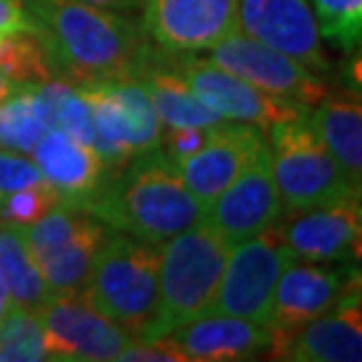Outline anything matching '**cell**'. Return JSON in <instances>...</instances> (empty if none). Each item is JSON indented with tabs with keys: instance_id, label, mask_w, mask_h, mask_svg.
Segmentation results:
<instances>
[{
	"instance_id": "1",
	"label": "cell",
	"mask_w": 362,
	"mask_h": 362,
	"mask_svg": "<svg viewBox=\"0 0 362 362\" xmlns=\"http://www.w3.org/2000/svg\"><path fill=\"white\" fill-rule=\"evenodd\" d=\"M52 74L78 85L141 81L156 54L146 33L118 12L83 0H24Z\"/></svg>"
},
{
	"instance_id": "2",
	"label": "cell",
	"mask_w": 362,
	"mask_h": 362,
	"mask_svg": "<svg viewBox=\"0 0 362 362\" xmlns=\"http://www.w3.org/2000/svg\"><path fill=\"white\" fill-rule=\"evenodd\" d=\"M106 228L136 240L163 245L205 219V207L188 191L177 163L165 151L151 148L118 165L85 205Z\"/></svg>"
},
{
	"instance_id": "3",
	"label": "cell",
	"mask_w": 362,
	"mask_h": 362,
	"mask_svg": "<svg viewBox=\"0 0 362 362\" xmlns=\"http://www.w3.org/2000/svg\"><path fill=\"white\" fill-rule=\"evenodd\" d=\"M158 264L160 245L129 235L106 238L81 292L134 341H148L158 313Z\"/></svg>"
},
{
	"instance_id": "4",
	"label": "cell",
	"mask_w": 362,
	"mask_h": 362,
	"mask_svg": "<svg viewBox=\"0 0 362 362\" xmlns=\"http://www.w3.org/2000/svg\"><path fill=\"white\" fill-rule=\"evenodd\" d=\"M230 245L202 219L160 245L158 313L151 339L205 315L219 289ZM148 339V341H151Z\"/></svg>"
},
{
	"instance_id": "5",
	"label": "cell",
	"mask_w": 362,
	"mask_h": 362,
	"mask_svg": "<svg viewBox=\"0 0 362 362\" xmlns=\"http://www.w3.org/2000/svg\"><path fill=\"white\" fill-rule=\"evenodd\" d=\"M269 132L271 172L287 212H303L360 195L322 144L310 113L278 122Z\"/></svg>"
},
{
	"instance_id": "6",
	"label": "cell",
	"mask_w": 362,
	"mask_h": 362,
	"mask_svg": "<svg viewBox=\"0 0 362 362\" xmlns=\"http://www.w3.org/2000/svg\"><path fill=\"white\" fill-rule=\"evenodd\" d=\"M26 247L49 294L81 292L92 262L106 240V226L85 209L59 205L21 226Z\"/></svg>"
},
{
	"instance_id": "7",
	"label": "cell",
	"mask_w": 362,
	"mask_h": 362,
	"mask_svg": "<svg viewBox=\"0 0 362 362\" xmlns=\"http://www.w3.org/2000/svg\"><path fill=\"white\" fill-rule=\"evenodd\" d=\"M97 127L94 151L118 168L136 153L158 148L163 125L144 81H104L81 85Z\"/></svg>"
},
{
	"instance_id": "8",
	"label": "cell",
	"mask_w": 362,
	"mask_h": 362,
	"mask_svg": "<svg viewBox=\"0 0 362 362\" xmlns=\"http://www.w3.org/2000/svg\"><path fill=\"white\" fill-rule=\"evenodd\" d=\"M292 259L280 240L278 226L233 245L207 313L235 315L269 325L275 282Z\"/></svg>"
},
{
	"instance_id": "9",
	"label": "cell",
	"mask_w": 362,
	"mask_h": 362,
	"mask_svg": "<svg viewBox=\"0 0 362 362\" xmlns=\"http://www.w3.org/2000/svg\"><path fill=\"white\" fill-rule=\"evenodd\" d=\"M42 329L47 360L106 362L118 360L122 349L134 341L120 325L92 308L83 292L49 294L35 310Z\"/></svg>"
},
{
	"instance_id": "10",
	"label": "cell",
	"mask_w": 362,
	"mask_h": 362,
	"mask_svg": "<svg viewBox=\"0 0 362 362\" xmlns=\"http://www.w3.org/2000/svg\"><path fill=\"white\" fill-rule=\"evenodd\" d=\"M172 69L179 71L186 78V83L191 85L195 97L205 101L223 120L250 122L259 129H271L278 122L310 113L308 106L299 104V101L275 97V94L259 90L255 85L245 83L243 78L214 66L209 59L193 57V52L179 54Z\"/></svg>"
},
{
	"instance_id": "11",
	"label": "cell",
	"mask_w": 362,
	"mask_h": 362,
	"mask_svg": "<svg viewBox=\"0 0 362 362\" xmlns=\"http://www.w3.org/2000/svg\"><path fill=\"white\" fill-rule=\"evenodd\" d=\"M209 62L259 90L299 101L308 108L327 94L325 83L317 81L310 69L240 31L209 47Z\"/></svg>"
},
{
	"instance_id": "12",
	"label": "cell",
	"mask_w": 362,
	"mask_h": 362,
	"mask_svg": "<svg viewBox=\"0 0 362 362\" xmlns=\"http://www.w3.org/2000/svg\"><path fill=\"white\" fill-rule=\"evenodd\" d=\"M282 209L266 144L250 168L205 207V221L233 247L275 226L282 219Z\"/></svg>"
},
{
	"instance_id": "13",
	"label": "cell",
	"mask_w": 362,
	"mask_h": 362,
	"mask_svg": "<svg viewBox=\"0 0 362 362\" xmlns=\"http://www.w3.org/2000/svg\"><path fill=\"white\" fill-rule=\"evenodd\" d=\"M353 289H360L358 269L292 259L275 282L269 327L273 334H289L327 313Z\"/></svg>"
},
{
	"instance_id": "14",
	"label": "cell",
	"mask_w": 362,
	"mask_h": 362,
	"mask_svg": "<svg viewBox=\"0 0 362 362\" xmlns=\"http://www.w3.org/2000/svg\"><path fill=\"white\" fill-rule=\"evenodd\" d=\"M275 226L289 255L301 262L341 264L360 259V195L310 207L303 212H289V219Z\"/></svg>"
},
{
	"instance_id": "15",
	"label": "cell",
	"mask_w": 362,
	"mask_h": 362,
	"mask_svg": "<svg viewBox=\"0 0 362 362\" xmlns=\"http://www.w3.org/2000/svg\"><path fill=\"white\" fill-rule=\"evenodd\" d=\"M235 31L238 0H144V33L172 54L209 49Z\"/></svg>"
},
{
	"instance_id": "16",
	"label": "cell",
	"mask_w": 362,
	"mask_h": 362,
	"mask_svg": "<svg viewBox=\"0 0 362 362\" xmlns=\"http://www.w3.org/2000/svg\"><path fill=\"white\" fill-rule=\"evenodd\" d=\"M266 146L264 129L250 122H226L207 129L205 144L177 163L181 179L193 198L207 207L233 184Z\"/></svg>"
},
{
	"instance_id": "17",
	"label": "cell",
	"mask_w": 362,
	"mask_h": 362,
	"mask_svg": "<svg viewBox=\"0 0 362 362\" xmlns=\"http://www.w3.org/2000/svg\"><path fill=\"white\" fill-rule=\"evenodd\" d=\"M238 26L310 71L329 69L308 0H238Z\"/></svg>"
},
{
	"instance_id": "18",
	"label": "cell",
	"mask_w": 362,
	"mask_h": 362,
	"mask_svg": "<svg viewBox=\"0 0 362 362\" xmlns=\"http://www.w3.org/2000/svg\"><path fill=\"white\" fill-rule=\"evenodd\" d=\"M360 289L339 299L327 313L313 317L289 334H273L271 353L292 362H360L362 310Z\"/></svg>"
},
{
	"instance_id": "19",
	"label": "cell",
	"mask_w": 362,
	"mask_h": 362,
	"mask_svg": "<svg viewBox=\"0 0 362 362\" xmlns=\"http://www.w3.org/2000/svg\"><path fill=\"white\" fill-rule=\"evenodd\" d=\"M165 337L175 341L186 360L233 362L264 356L273 344L269 325L235 315L205 313L179 325Z\"/></svg>"
},
{
	"instance_id": "20",
	"label": "cell",
	"mask_w": 362,
	"mask_h": 362,
	"mask_svg": "<svg viewBox=\"0 0 362 362\" xmlns=\"http://www.w3.org/2000/svg\"><path fill=\"white\" fill-rule=\"evenodd\" d=\"M31 153L42 179L62 195L64 205L76 209H85L108 175V165L97 151L59 127H49Z\"/></svg>"
},
{
	"instance_id": "21",
	"label": "cell",
	"mask_w": 362,
	"mask_h": 362,
	"mask_svg": "<svg viewBox=\"0 0 362 362\" xmlns=\"http://www.w3.org/2000/svg\"><path fill=\"white\" fill-rule=\"evenodd\" d=\"M310 120L320 134L322 144L341 165L351 184L362 188V104L360 92H334L313 106Z\"/></svg>"
},
{
	"instance_id": "22",
	"label": "cell",
	"mask_w": 362,
	"mask_h": 362,
	"mask_svg": "<svg viewBox=\"0 0 362 362\" xmlns=\"http://www.w3.org/2000/svg\"><path fill=\"white\" fill-rule=\"evenodd\" d=\"M141 81L151 94V101H153L160 125L209 129L223 122L221 115H216L205 101L195 97L191 85L186 83V78L179 71L158 66V57Z\"/></svg>"
},
{
	"instance_id": "23",
	"label": "cell",
	"mask_w": 362,
	"mask_h": 362,
	"mask_svg": "<svg viewBox=\"0 0 362 362\" xmlns=\"http://www.w3.org/2000/svg\"><path fill=\"white\" fill-rule=\"evenodd\" d=\"M0 280L14 306L38 310L49 299L42 275L26 247L21 226L0 219Z\"/></svg>"
},
{
	"instance_id": "24",
	"label": "cell",
	"mask_w": 362,
	"mask_h": 362,
	"mask_svg": "<svg viewBox=\"0 0 362 362\" xmlns=\"http://www.w3.org/2000/svg\"><path fill=\"white\" fill-rule=\"evenodd\" d=\"M47 129L49 125L38 97V85H14L12 92L0 101V148L31 153Z\"/></svg>"
},
{
	"instance_id": "25",
	"label": "cell",
	"mask_w": 362,
	"mask_h": 362,
	"mask_svg": "<svg viewBox=\"0 0 362 362\" xmlns=\"http://www.w3.org/2000/svg\"><path fill=\"white\" fill-rule=\"evenodd\" d=\"M0 74L12 83H45L54 76L45 47L35 33L0 35Z\"/></svg>"
},
{
	"instance_id": "26",
	"label": "cell",
	"mask_w": 362,
	"mask_h": 362,
	"mask_svg": "<svg viewBox=\"0 0 362 362\" xmlns=\"http://www.w3.org/2000/svg\"><path fill=\"white\" fill-rule=\"evenodd\" d=\"M47 360L42 329L35 310L12 306L0 322V362H40Z\"/></svg>"
},
{
	"instance_id": "27",
	"label": "cell",
	"mask_w": 362,
	"mask_h": 362,
	"mask_svg": "<svg viewBox=\"0 0 362 362\" xmlns=\"http://www.w3.org/2000/svg\"><path fill=\"white\" fill-rule=\"evenodd\" d=\"M320 38L344 52H356L362 40V0H310Z\"/></svg>"
},
{
	"instance_id": "28",
	"label": "cell",
	"mask_w": 362,
	"mask_h": 362,
	"mask_svg": "<svg viewBox=\"0 0 362 362\" xmlns=\"http://www.w3.org/2000/svg\"><path fill=\"white\" fill-rule=\"evenodd\" d=\"M59 205H64L62 195L47 181H40L35 186L21 188V191L5 195L3 205H0V219L17 223V226H28V223L38 221L49 209Z\"/></svg>"
},
{
	"instance_id": "29",
	"label": "cell",
	"mask_w": 362,
	"mask_h": 362,
	"mask_svg": "<svg viewBox=\"0 0 362 362\" xmlns=\"http://www.w3.org/2000/svg\"><path fill=\"white\" fill-rule=\"evenodd\" d=\"M45 181L38 165L28 158L17 156L14 151H0V195H10L21 188L35 186Z\"/></svg>"
},
{
	"instance_id": "30",
	"label": "cell",
	"mask_w": 362,
	"mask_h": 362,
	"mask_svg": "<svg viewBox=\"0 0 362 362\" xmlns=\"http://www.w3.org/2000/svg\"><path fill=\"white\" fill-rule=\"evenodd\" d=\"M122 362H186L170 337H158L151 341H129L118 356Z\"/></svg>"
},
{
	"instance_id": "31",
	"label": "cell",
	"mask_w": 362,
	"mask_h": 362,
	"mask_svg": "<svg viewBox=\"0 0 362 362\" xmlns=\"http://www.w3.org/2000/svg\"><path fill=\"white\" fill-rule=\"evenodd\" d=\"M205 136L207 129L202 127H168V132L160 139V146H165L163 151L172 160L179 163L191 153H195L205 144Z\"/></svg>"
},
{
	"instance_id": "32",
	"label": "cell",
	"mask_w": 362,
	"mask_h": 362,
	"mask_svg": "<svg viewBox=\"0 0 362 362\" xmlns=\"http://www.w3.org/2000/svg\"><path fill=\"white\" fill-rule=\"evenodd\" d=\"M3 33H35L38 24L26 10L24 0H0V35Z\"/></svg>"
},
{
	"instance_id": "33",
	"label": "cell",
	"mask_w": 362,
	"mask_h": 362,
	"mask_svg": "<svg viewBox=\"0 0 362 362\" xmlns=\"http://www.w3.org/2000/svg\"><path fill=\"white\" fill-rule=\"evenodd\" d=\"M83 3L94 5V7H104V10H129V7L139 5L141 0H83Z\"/></svg>"
},
{
	"instance_id": "34",
	"label": "cell",
	"mask_w": 362,
	"mask_h": 362,
	"mask_svg": "<svg viewBox=\"0 0 362 362\" xmlns=\"http://www.w3.org/2000/svg\"><path fill=\"white\" fill-rule=\"evenodd\" d=\"M12 299H10V294H7V289H5V285H3V280H0V322L5 320V315L10 313L12 310Z\"/></svg>"
},
{
	"instance_id": "35",
	"label": "cell",
	"mask_w": 362,
	"mask_h": 362,
	"mask_svg": "<svg viewBox=\"0 0 362 362\" xmlns=\"http://www.w3.org/2000/svg\"><path fill=\"white\" fill-rule=\"evenodd\" d=\"M12 88H14V83L10 81V78H5L3 74H0V101L12 92Z\"/></svg>"
},
{
	"instance_id": "36",
	"label": "cell",
	"mask_w": 362,
	"mask_h": 362,
	"mask_svg": "<svg viewBox=\"0 0 362 362\" xmlns=\"http://www.w3.org/2000/svg\"><path fill=\"white\" fill-rule=\"evenodd\" d=\"M0 205H3V195H0Z\"/></svg>"
}]
</instances>
